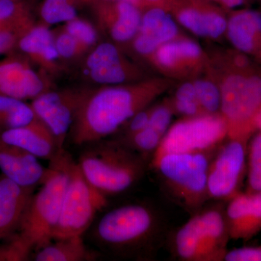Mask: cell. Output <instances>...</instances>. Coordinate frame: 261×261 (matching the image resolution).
I'll return each mask as SVG.
<instances>
[{
	"mask_svg": "<svg viewBox=\"0 0 261 261\" xmlns=\"http://www.w3.org/2000/svg\"><path fill=\"white\" fill-rule=\"evenodd\" d=\"M38 159L0 137V170L6 177L23 186L36 187L42 183L47 170Z\"/></svg>",
	"mask_w": 261,
	"mask_h": 261,
	"instance_id": "d6986e66",
	"label": "cell"
},
{
	"mask_svg": "<svg viewBox=\"0 0 261 261\" xmlns=\"http://www.w3.org/2000/svg\"><path fill=\"white\" fill-rule=\"evenodd\" d=\"M17 48L46 75H58L63 70L53 32L45 24H34L22 34Z\"/></svg>",
	"mask_w": 261,
	"mask_h": 261,
	"instance_id": "2e32d148",
	"label": "cell"
},
{
	"mask_svg": "<svg viewBox=\"0 0 261 261\" xmlns=\"http://www.w3.org/2000/svg\"><path fill=\"white\" fill-rule=\"evenodd\" d=\"M106 205V196L91 185L78 163L72 159L69 165V180L53 240L83 235L90 227L97 212Z\"/></svg>",
	"mask_w": 261,
	"mask_h": 261,
	"instance_id": "8992f818",
	"label": "cell"
},
{
	"mask_svg": "<svg viewBox=\"0 0 261 261\" xmlns=\"http://www.w3.org/2000/svg\"><path fill=\"white\" fill-rule=\"evenodd\" d=\"M254 125H255V130L258 129L261 132V107L257 112L256 116L255 118V121H254Z\"/></svg>",
	"mask_w": 261,
	"mask_h": 261,
	"instance_id": "b9f144b4",
	"label": "cell"
},
{
	"mask_svg": "<svg viewBox=\"0 0 261 261\" xmlns=\"http://www.w3.org/2000/svg\"><path fill=\"white\" fill-rule=\"evenodd\" d=\"M223 6L225 8H238V7L242 6V5L245 4L246 0H218Z\"/></svg>",
	"mask_w": 261,
	"mask_h": 261,
	"instance_id": "ab89813d",
	"label": "cell"
},
{
	"mask_svg": "<svg viewBox=\"0 0 261 261\" xmlns=\"http://www.w3.org/2000/svg\"><path fill=\"white\" fill-rule=\"evenodd\" d=\"M77 163L91 185L106 196L126 191L144 171L140 158L118 142H94Z\"/></svg>",
	"mask_w": 261,
	"mask_h": 261,
	"instance_id": "3957f363",
	"label": "cell"
},
{
	"mask_svg": "<svg viewBox=\"0 0 261 261\" xmlns=\"http://www.w3.org/2000/svg\"><path fill=\"white\" fill-rule=\"evenodd\" d=\"M99 28L115 43L132 42L138 32L142 13L126 1H102L89 5Z\"/></svg>",
	"mask_w": 261,
	"mask_h": 261,
	"instance_id": "5bb4252c",
	"label": "cell"
},
{
	"mask_svg": "<svg viewBox=\"0 0 261 261\" xmlns=\"http://www.w3.org/2000/svg\"><path fill=\"white\" fill-rule=\"evenodd\" d=\"M36 252L37 261H84L93 260L97 257L89 251L84 243L82 235H75L55 240Z\"/></svg>",
	"mask_w": 261,
	"mask_h": 261,
	"instance_id": "cb8c5ba5",
	"label": "cell"
},
{
	"mask_svg": "<svg viewBox=\"0 0 261 261\" xmlns=\"http://www.w3.org/2000/svg\"><path fill=\"white\" fill-rule=\"evenodd\" d=\"M142 1L143 2L144 4H145L146 6V5H147L158 4V3L162 1V0H142Z\"/></svg>",
	"mask_w": 261,
	"mask_h": 261,
	"instance_id": "7bdbcfd3",
	"label": "cell"
},
{
	"mask_svg": "<svg viewBox=\"0 0 261 261\" xmlns=\"http://www.w3.org/2000/svg\"><path fill=\"white\" fill-rule=\"evenodd\" d=\"M228 236L233 240H250L261 230V192L237 194L226 209Z\"/></svg>",
	"mask_w": 261,
	"mask_h": 261,
	"instance_id": "e0dca14e",
	"label": "cell"
},
{
	"mask_svg": "<svg viewBox=\"0 0 261 261\" xmlns=\"http://www.w3.org/2000/svg\"><path fill=\"white\" fill-rule=\"evenodd\" d=\"M249 187L250 192H261V132L252 140L249 152Z\"/></svg>",
	"mask_w": 261,
	"mask_h": 261,
	"instance_id": "836d02e7",
	"label": "cell"
},
{
	"mask_svg": "<svg viewBox=\"0 0 261 261\" xmlns=\"http://www.w3.org/2000/svg\"><path fill=\"white\" fill-rule=\"evenodd\" d=\"M102 1H126L129 2L130 3H133L135 5H137L139 8H142V7L145 6V4H144L142 0H80L81 3L82 4H87V5H91L93 4V3H97V2H102Z\"/></svg>",
	"mask_w": 261,
	"mask_h": 261,
	"instance_id": "f35d334b",
	"label": "cell"
},
{
	"mask_svg": "<svg viewBox=\"0 0 261 261\" xmlns=\"http://www.w3.org/2000/svg\"><path fill=\"white\" fill-rule=\"evenodd\" d=\"M155 64L168 72H178L197 65L203 58L202 48L190 39H173L152 56Z\"/></svg>",
	"mask_w": 261,
	"mask_h": 261,
	"instance_id": "603a6c76",
	"label": "cell"
},
{
	"mask_svg": "<svg viewBox=\"0 0 261 261\" xmlns=\"http://www.w3.org/2000/svg\"><path fill=\"white\" fill-rule=\"evenodd\" d=\"M72 158L63 150L50 161L42 187L33 195L18 231L38 250L53 240L69 180Z\"/></svg>",
	"mask_w": 261,
	"mask_h": 261,
	"instance_id": "7a4b0ae2",
	"label": "cell"
},
{
	"mask_svg": "<svg viewBox=\"0 0 261 261\" xmlns=\"http://www.w3.org/2000/svg\"><path fill=\"white\" fill-rule=\"evenodd\" d=\"M234 68L220 87V111L227 123L229 139L246 142L255 130L254 121L261 107V70L251 63H234Z\"/></svg>",
	"mask_w": 261,
	"mask_h": 261,
	"instance_id": "277c9868",
	"label": "cell"
},
{
	"mask_svg": "<svg viewBox=\"0 0 261 261\" xmlns=\"http://www.w3.org/2000/svg\"><path fill=\"white\" fill-rule=\"evenodd\" d=\"M228 137L222 115L187 117L170 127L154 152L152 161L166 154L209 152Z\"/></svg>",
	"mask_w": 261,
	"mask_h": 261,
	"instance_id": "9c48e42d",
	"label": "cell"
},
{
	"mask_svg": "<svg viewBox=\"0 0 261 261\" xmlns=\"http://www.w3.org/2000/svg\"><path fill=\"white\" fill-rule=\"evenodd\" d=\"M196 92L204 114H216L221 110V89L207 80L195 81Z\"/></svg>",
	"mask_w": 261,
	"mask_h": 261,
	"instance_id": "f546056e",
	"label": "cell"
},
{
	"mask_svg": "<svg viewBox=\"0 0 261 261\" xmlns=\"http://www.w3.org/2000/svg\"><path fill=\"white\" fill-rule=\"evenodd\" d=\"M178 23L199 37L217 39L226 32L227 20L219 12L201 3L184 5L176 13Z\"/></svg>",
	"mask_w": 261,
	"mask_h": 261,
	"instance_id": "7402d4cb",
	"label": "cell"
},
{
	"mask_svg": "<svg viewBox=\"0 0 261 261\" xmlns=\"http://www.w3.org/2000/svg\"><path fill=\"white\" fill-rule=\"evenodd\" d=\"M177 23L166 10L159 6L151 7L142 15L140 29L132 39L137 54L149 57L163 44L176 39Z\"/></svg>",
	"mask_w": 261,
	"mask_h": 261,
	"instance_id": "9a60e30c",
	"label": "cell"
},
{
	"mask_svg": "<svg viewBox=\"0 0 261 261\" xmlns=\"http://www.w3.org/2000/svg\"><path fill=\"white\" fill-rule=\"evenodd\" d=\"M208 152L166 154L152 161L173 195L189 207L200 205L208 196Z\"/></svg>",
	"mask_w": 261,
	"mask_h": 261,
	"instance_id": "ba28073f",
	"label": "cell"
},
{
	"mask_svg": "<svg viewBox=\"0 0 261 261\" xmlns=\"http://www.w3.org/2000/svg\"><path fill=\"white\" fill-rule=\"evenodd\" d=\"M246 142L230 139L211 161L207 175V195L231 198L237 191L245 168Z\"/></svg>",
	"mask_w": 261,
	"mask_h": 261,
	"instance_id": "7c38bea8",
	"label": "cell"
},
{
	"mask_svg": "<svg viewBox=\"0 0 261 261\" xmlns=\"http://www.w3.org/2000/svg\"><path fill=\"white\" fill-rule=\"evenodd\" d=\"M34 187L19 185L4 175L0 177V241L18 229Z\"/></svg>",
	"mask_w": 261,
	"mask_h": 261,
	"instance_id": "ffe728a7",
	"label": "cell"
},
{
	"mask_svg": "<svg viewBox=\"0 0 261 261\" xmlns=\"http://www.w3.org/2000/svg\"><path fill=\"white\" fill-rule=\"evenodd\" d=\"M20 37L14 32H0V55H8L14 51Z\"/></svg>",
	"mask_w": 261,
	"mask_h": 261,
	"instance_id": "74e56055",
	"label": "cell"
},
{
	"mask_svg": "<svg viewBox=\"0 0 261 261\" xmlns=\"http://www.w3.org/2000/svg\"><path fill=\"white\" fill-rule=\"evenodd\" d=\"M224 260L261 261V247H243L227 251Z\"/></svg>",
	"mask_w": 261,
	"mask_h": 261,
	"instance_id": "d590c367",
	"label": "cell"
},
{
	"mask_svg": "<svg viewBox=\"0 0 261 261\" xmlns=\"http://www.w3.org/2000/svg\"><path fill=\"white\" fill-rule=\"evenodd\" d=\"M172 106L173 110L186 117L204 114L199 103L194 82H185L178 87Z\"/></svg>",
	"mask_w": 261,
	"mask_h": 261,
	"instance_id": "f1b7e54d",
	"label": "cell"
},
{
	"mask_svg": "<svg viewBox=\"0 0 261 261\" xmlns=\"http://www.w3.org/2000/svg\"><path fill=\"white\" fill-rule=\"evenodd\" d=\"M0 137L39 159L53 161L64 150L60 149L56 137L47 125L38 118L25 126L0 130Z\"/></svg>",
	"mask_w": 261,
	"mask_h": 261,
	"instance_id": "ac0fdd59",
	"label": "cell"
},
{
	"mask_svg": "<svg viewBox=\"0 0 261 261\" xmlns=\"http://www.w3.org/2000/svg\"><path fill=\"white\" fill-rule=\"evenodd\" d=\"M0 241V261H25L30 259L34 247L19 231Z\"/></svg>",
	"mask_w": 261,
	"mask_h": 261,
	"instance_id": "83f0119b",
	"label": "cell"
},
{
	"mask_svg": "<svg viewBox=\"0 0 261 261\" xmlns=\"http://www.w3.org/2000/svg\"><path fill=\"white\" fill-rule=\"evenodd\" d=\"M173 111V106L168 104L160 105L155 108H150L148 126L164 136L170 128Z\"/></svg>",
	"mask_w": 261,
	"mask_h": 261,
	"instance_id": "e575fe53",
	"label": "cell"
},
{
	"mask_svg": "<svg viewBox=\"0 0 261 261\" xmlns=\"http://www.w3.org/2000/svg\"><path fill=\"white\" fill-rule=\"evenodd\" d=\"M155 227L153 212L145 205L132 204L105 214L94 227V238L107 250L128 252L147 243Z\"/></svg>",
	"mask_w": 261,
	"mask_h": 261,
	"instance_id": "5b68a950",
	"label": "cell"
},
{
	"mask_svg": "<svg viewBox=\"0 0 261 261\" xmlns=\"http://www.w3.org/2000/svg\"><path fill=\"white\" fill-rule=\"evenodd\" d=\"M260 1L261 2V0H260Z\"/></svg>",
	"mask_w": 261,
	"mask_h": 261,
	"instance_id": "ee69618b",
	"label": "cell"
},
{
	"mask_svg": "<svg viewBox=\"0 0 261 261\" xmlns=\"http://www.w3.org/2000/svg\"><path fill=\"white\" fill-rule=\"evenodd\" d=\"M63 25L65 30L82 44L88 53L97 45L98 33L94 25L78 16Z\"/></svg>",
	"mask_w": 261,
	"mask_h": 261,
	"instance_id": "1f68e13d",
	"label": "cell"
},
{
	"mask_svg": "<svg viewBox=\"0 0 261 261\" xmlns=\"http://www.w3.org/2000/svg\"><path fill=\"white\" fill-rule=\"evenodd\" d=\"M87 89H49L31 103L37 118L44 122L56 137L60 149L74 122Z\"/></svg>",
	"mask_w": 261,
	"mask_h": 261,
	"instance_id": "8fae6325",
	"label": "cell"
},
{
	"mask_svg": "<svg viewBox=\"0 0 261 261\" xmlns=\"http://www.w3.org/2000/svg\"><path fill=\"white\" fill-rule=\"evenodd\" d=\"M149 116H150V108H146L136 113L135 116L126 123L127 129L125 137L135 135L148 126Z\"/></svg>",
	"mask_w": 261,
	"mask_h": 261,
	"instance_id": "8d00e7d4",
	"label": "cell"
},
{
	"mask_svg": "<svg viewBox=\"0 0 261 261\" xmlns=\"http://www.w3.org/2000/svg\"><path fill=\"white\" fill-rule=\"evenodd\" d=\"M228 238L224 215L212 209L196 215L178 229L175 250L184 260H222Z\"/></svg>",
	"mask_w": 261,
	"mask_h": 261,
	"instance_id": "52a82bcc",
	"label": "cell"
},
{
	"mask_svg": "<svg viewBox=\"0 0 261 261\" xmlns=\"http://www.w3.org/2000/svg\"><path fill=\"white\" fill-rule=\"evenodd\" d=\"M84 75L102 86L121 85L142 81V72L118 49L115 43H98L87 53Z\"/></svg>",
	"mask_w": 261,
	"mask_h": 261,
	"instance_id": "30bf717a",
	"label": "cell"
},
{
	"mask_svg": "<svg viewBox=\"0 0 261 261\" xmlns=\"http://www.w3.org/2000/svg\"><path fill=\"white\" fill-rule=\"evenodd\" d=\"M36 118L37 116L32 105L0 94V130L25 126Z\"/></svg>",
	"mask_w": 261,
	"mask_h": 261,
	"instance_id": "d4e9b609",
	"label": "cell"
},
{
	"mask_svg": "<svg viewBox=\"0 0 261 261\" xmlns=\"http://www.w3.org/2000/svg\"><path fill=\"white\" fill-rule=\"evenodd\" d=\"M163 90L154 80L87 89L70 130L72 142L87 145L113 135Z\"/></svg>",
	"mask_w": 261,
	"mask_h": 261,
	"instance_id": "6da1fadb",
	"label": "cell"
},
{
	"mask_svg": "<svg viewBox=\"0 0 261 261\" xmlns=\"http://www.w3.org/2000/svg\"><path fill=\"white\" fill-rule=\"evenodd\" d=\"M163 137V136L157 130L147 126L135 135L125 137L123 145L142 153H148L155 151Z\"/></svg>",
	"mask_w": 261,
	"mask_h": 261,
	"instance_id": "d6a6232c",
	"label": "cell"
},
{
	"mask_svg": "<svg viewBox=\"0 0 261 261\" xmlns=\"http://www.w3.org/2000/svg\"><path fill=\"white\" fill-rule=\"evenodd\" d=\"M80 0H43L39 14L45 25L65 23L77 15Z\"/></svg>",
	"mask_w": 261,
	"mask_h": 261,
	"instance_id": "4316f807",
	"label": "cell"
},
{
	"mask_svg": "<svg viewBox=\"0 0 261 261\" xmlns=\"http://www.w3.org/2000/svg\"><path fill=\"white\" fill-rule=\"evenodd\" d=\"M14 32L21 36V34H20L13 25H10V23H7V22L3 20V19L0 18V32Z\"/></svg>",
	"mask_w": 261,
	"mask_h": 261,
	"instance_id": "60d3db41",
	"label": "cell"
},
{
	"mask_svg": "<svg viewBox=\"0 0 261 261\" xmlns=\"http://www.w3.org/2000/svg\"><path fill=\"white\" fill-rule=\"evenodd\" d=\"M226 33L230 42L243 54L261 61V13L240 10L227 20Z\"/></svg>",
	"mask_w": 261,
	"mask_h": 261,
	"instance_id": "44dd1931",
	"label": "cell"
},
{
	"mask_svg": "<svg viewBox=\"0 0 261 261\" xmlns=\"http://www.w3.org/2000/svg\"><path fill=\"white\" fill-rule=\"evenodd\" d=\"M55 44L61 61L75 60L87 54L88 51L69 34L64 27L53 32Z\"/></svg>",
	"mask_w": 261,
	"mask_h": 261,
	"instance_id": "4dcf8cb0",
	"label": "cell"
},
{
	"mask_svg": "<svg viewBox=\"0 0 261 261\" xmlns=\"http://www.w3.org/2000/svg\"><path fill=\"white\" fill-rule=\"evenodd\" d=\"M0 18L21 35L35 24L30 7L24 0H0Z\"/></svg>",
	"mask_w": 261,
	"mask_h": 261,
	"instance_id": "484cf974",
	"label": "cell"
},
{
	"mask_svg": "<svg viewBox=\"0 0 261 261\" xmlns=\"http://www.w3.org/2000/svg\"><path fill=\"white\" fill-rule=\"evenodd\" d=\"M31 63L22 53L14 51L0 61V94L32 100L51 89L45 73L35 71Z\"/></svg>",
	"mask_w": 261,
	"mask_h": 261,
	"instance_id": "4fadbf2b",
	"label": "cell"
}]
</instances>
